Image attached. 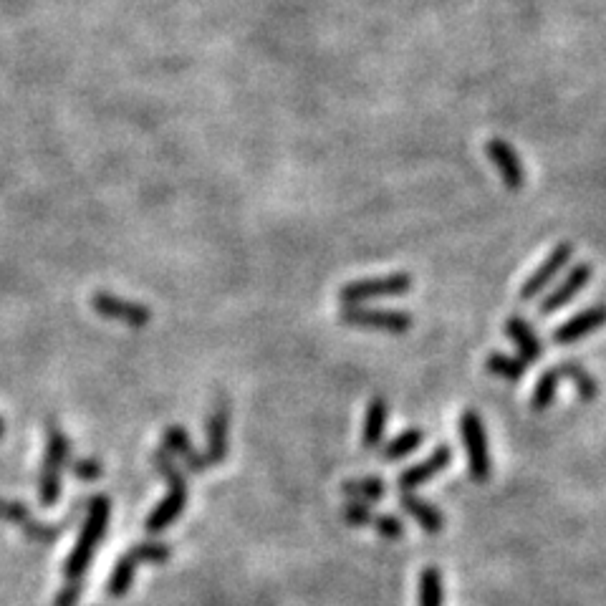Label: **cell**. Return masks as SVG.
Segmentation results:
<instances>
[{"label":"cell","instance_id":"1","mask_svg":"<svg viewBox=\"0 0 606 606\" xmlns=\"http://www.w3.org/2000/svg\"><path fill=\"white\" fill-rule=\"evenodd\" d=\"M109 513H112V500L107 495H96L91 498L89 513H86V521L81 526L79 538H76L74 551L69 553V559H66L64 566V576L69 581H79L84 579L86 569L91 564V556L96 551V543L104 538L109 526Z\"/></svg>","mask_w":606,"mask_h":606},{"label":"cell","instance_id":"2","mask_svg":"<svg viewBox=\"0 0 606 606\" xmlns=\"http://www.w3.org/2000/svg\"><path fill=\"white\" fill-rule=\"evenodd\" d=\"M412 291V276L407 273H392L384 278H364V281H351L339 291L341 303L346 306H359L372 298H389V296H404Z\"/></svg>","mask_w":606,"mask_h":606},{"label":"cell","instance_id":"3","mask_svg":"<svg viewBox=\"0 0 606 606\" xmlns=\"http://www.w3.org/2000/svg\"><path fill=\"white\" fill-rule=\"evenodd\" d=\"M460 435H463L465 452H468L470 478L483 483L490 478V450L485 425L478 412H463L460 415Z\"/></svg>","mask_w":606,"mask_h":606},{"label":"cell","instance_id":"4","mask_svg":"<svg viewBox=\"0 0 606 606\" xmlns=\"http://www.w3.org/2000/svg\"><path fill=\"white\" fill-rule=\"evenodd\" d=\"M341 321L354 329L387 331V334H407L412 329V316L404 311L362 309V306H346L341 311Z\"/></svg>","mask_w":606,"mask_h":606},{"label":"cell","instance_id":"5","mask_svg":"<svg viewBox=\"0 0 606 606\" xmlns=\"http://www.w3.org/2000/svg\"><path fill=\"white\" fill-rule=\"evenodd\" d=\"M91 309L99 316H104V319L122 321V324L134 326V329H144L152 321V311L144 303L127 301V298H119L114 293H94L91 296Z\"/></svg>","mask_w":606,"mask_h":606},{"label":"cell","instance_id":"6","mask_svg":"<svg viewBox=\"0 0 606 606\" xmlns=\"http://www.w3.org/2000/svg\"><path fill=\"white\" fill-rule=\"evenodd\" d=\"M485 155L493 162V167L498 170L500 180L505 182L508 190H523V185H526V170H523L516 149H513L511 144L498 137L488 139V142H485Z\"/></svg>","mask_w":606,"mask_h":606},{"label":"cell","instance_id":"7","mask_svg":"<svg viewBox=\"0 0 606 606\" xmlns=\"http://www.w3.org/2000/svg\"><path fill=\"white\" fill-rule=\"evenodd\" d=\"M601 326H606V301L594 303V306H589L586 311H581V314L571 316L569 321H564L559 329L553 331V341L559 346L576 344V341H581L584 336L599 331Z\"/></svg>","mask_w":606,"mask_h":606},{"label":"cell","instance_id":"8","mask_svg":"<svg viewBox=\"0 0 606 606\" xmlns=\"http://www.w3.org/2000/svg\"><path fill=\"white\" fill-rule=\"evenodd\" d=\"M591 276H594V268H591L589 263H576V266L566 273L564 281L559 283V288L543 298V303L538 306V314L546 316V314H553V311L564 309L571 298H576L586 286H589Z\"/></svg>","mask_w":606,"mask_h":606},{"label":"cell","instance_id":"9","mask_svg":"<svg viewBox=\"0 0 606 606\" xmlns=\"http://www.w3.org/2000/svg\"><path fill=\"white\" fill-rule=\"evenodd\" d=\"M571 258H574V245H571V243L556 245L551 256H548L546 261L541 263V268H538V271L533 273V276L528 278L526 283H523V288H521L523 301H531V298H536L538 293L546 291L548 283H551L553 278L564 271L566 263H571Z\"/></svg>","mask_w":606,"mask_h":606},{"label":"cell","instance_id":"10","mask_svg":"<svg viewBox=\"0 0 606 606\" xmlns=\"http://www.w3.org/2000/svg\"><path fill=\"white\" fill-rule=\"evenodd\" d=\"M452 463V450L447 445H440L435 452H432L430 458H425L422 463L412 465V468L404 470L402 475H399V488L402 490H415L420 488V485H425L427 480L435 478L437 473H442V470L450 468Z\"/></svg>","mask_w":606,"mask_h":606},{"label":"cell","instance_id":"11","mask_svg":"<svg viewBox=\"0 0 606 606\" xmlns=\"http://www.w3.org/2000/svg\"><path fill=\"white\" fill-rule=\"evenodd\" d=\"M185 505H187V483L170 485V493H167V498L160 500L155 511L147 516V531L162 533L165 528H170L172 523L182 516Z\"/></svg>","mask_w":606,"mask_h":606},{"label":"cell","instance_id":"12","mask_svg":"<svg viewBox=\"0 0 606 606\" xmlns=\"http://www.w3.org/2000/svg\"><path fill=\"white\" fill-rule=\"evenodd\" d=\"M228 432L230 407L228 402H218L208 420V452H205V458L210 465H218L228 458Z\"/></svg>","mask_w":606,"mask_h":606},{"label":"cell","instance_id":"13","mask_svg":"<svg viewBox=\"0 0 606 606\" xmlns=\"http://www.w3.org/2000/svg\"><path fill=\"white\" fill-rule=\"evenodd\" d=\"M162 450L180 455L182 465H185L190 473H202V470L210 468L208 458L192 447V440H190V435H187L185 427H177V425L167 427L165 437H162Z\"/></svg>","mask_w":606,"mask_h":606},{"label":"cell","instance_id":"14","mask_svg":"<svg viewBox=\"0 0 606 606\" xmlns=\"http://www.w3.org/2000/svg\"><path fill=\"white\" fill-rule=\"evenodd\" d=\"M505 334L511 336L513 344L518 346V351H521V359L528 364V367L541 359L543 344H541V339L536 336V331L531 329L528 321L518 319V316H511V319L505 321Z\"/></svg>","mask_w":606,"mask_h":606},{"label":"cell","instance_id":"15","mask_svg":"<svg viewBox=\"0 0 606 606\" xmlns=\"http://www.w3.org/2000/svg\"><path fill=\"white\" fill-rule=\"evenodd\" d=\"M399 505H402L404 511L410 513V516L415 518L417 523H420V528L425 533H432V536H437V533L445 528V516L437 511L435 505L427 503L425 498H417V495H412V493H402V498H399Z\"/></svg>","mask_w":606,"mask_h":606},{"label":"cell","instance_id":"16","mask_svg":"<svg viewBox=\"0 0 606 606\" xmlns=\"http://www.w3.org/2000/svg\"><path fill=\"white\" fill-rule=\"evenodd\" d=\"M389 422V404L382 397H374L367 407V415H364V427H362V442L364 447H379L384 440V432H387Z\"/></svg>","mask_w":606,"mask_h":606},{"label":"cell","instance_id":"17","mask_svg":"<svg viewBox=\"0 0 606 606\" xmlns=\"http://www.w3.org/2000/svg\"><path fill=\"white\" fill-rule=\"evenodd\" d=\"M71 458V442L59 427L48 425L46 430V458H43V468L64 473Z\"/></svg>","mask_w":606,"mask_h":606},{"label":"cell","instance_id":"18","mask_svg":"<svg viewBox=\"0 0 606 606\" xmlns=\"http://www.w3.org/2000/svg\"><path fill=\"white\" fill-rule=\"evenodd\" d=\"M445 604V581L437 566H425L420 574L417 589V606H442Z\"/></svg>","mask_w":606,"mask_h":606},{"label":"cell","instance_id":"19","mask_svg":"<svg viewBox=\"0 0 606 606\" xmlns=\"http://www.w3.org/2000/svg\"><path fill=\"white\" fill-rule=\"evenodd\" d=\"M137 556H134L132 551L124 553L122 559L117 561V566H114L112 576H109V586H107V594L112 596V599H119V596H127L129 586H132L134 574H137Z\"/></svg>","mask_w":606,"mask_h":606},{"label":"cell","instance_id":"20","mask_svg":"<svg viewBox=\"0 0 606 606\" xmlns=\"http://www.w3.org/2000/svg\"><path fill=\"white\" fill-rule=\"evenodd\" d=\"M422 442H425V430H420V427H410V430L399 432L392 442L384 445L382 458L389 460V463H394V460H402V458H407V455H412V452H415Z\"/></svg>","mask_w":606,"mask_h":606},{"label":"cell","instance_id":"21","mask_svg":"<svg viewBox=\"0 0 606 606\" xmlns=\"http://www.w3.org/2000/svg\"><path fill=\"white\" fill-rule=\"evenodd\" d=\"M559 382H561V369H548V372L541 374V379H538L536 389H533V399H531V407L536 412L548 410L553 404V399H556V392H559Z\"/></svg>","mask_w":606,"mask_h":606},{"label":"cell","instance_id":"22","mask_svg":"<svg viewBox=\"0 0 606 606\" xmlns=\"http://www.w3.org/2000/svg\"><path fill=\"white\" fill-rule=\"evenodd\" d=\"M559 369H561V377H566L574 382L576 392H579L581 399L591 402V399L599 397V384H596V379L591 377V372H586L579 362H564Z\"/></svg>","mask_w":606,"mask_h":606},{"label":"cell","instance_id":"23","mask_svg":"<svg viewBox=\"0 0 606 606\" xmlns=\"http://www.w3.org/2000/svg\"><path fill=\"white\" fill-rule=\"evenodd\" d=\"M485 367H488L490 374L505 379V382H518V379L526 377L528 372V364L523 362V359L505 357V354H490Z\"/></svg>","mask_w":606,"mask_h":606},{"label":"cell","instance_id":"24","mask_svg":"<svg viewBox=\"0 0 606 606\" xmlns=\"http://www.w3.org/2000/svg\"><path fill=\"white\" fill-rule=\"evenodd\" d=\"M341 493H346L349 498L362 500V503H374V500H382L387 495V488L379 478H362V480H346L341 485Z\"/></svg>","mask_w":606,"mask_h":606},{"label":"cell","instance_id":"25","mask_svg":"<svg viewBox=\"0 0 606 606\" xmlns=\"http://www.w3.org/2000/svg\"><path fill=\"white\" fill-rule=\"evenodd\" d=\"M61 478L64 473H56V470L41 468V478H38V498L43 505H54L61 498Z\"/></svg>","mask_w":606,"mask_h":606},{"label":"cell","instance_id":"26","mask_svg":"<svg viewBox=\"0 0 606 606\" xmlns=\"http://www.w3.org/2000/svg\"><path fill=\"white\" fill-rule=\"evenodd\" d=\"M129 551L137 556V561L142 564V561H152V564H162V561H167L172 556V548L167 546V543L160 541H144V543H134Z\"/></svg>","mask_w":606,"mask_h":606},{"label":"cell","instance_id":"27","mask_svg":"<svg viewBox=\"0 0 606 606\" xmlns=\"http://www.w3.org/2000/svg\"><path fill=\"white\" fill-rule=\"evenodd\" d=\"M341 518H344L349 526L359 528V526H372L374 513H372V508H369V503H362V500H351L344 511H341Z\"/></svg>","mask_w":606,"mask_h":606},{"label":"cell","instance_id":"28","mask_svg":"<svg viewBox=\"0 0 606 606\" xmlns=\"http://www.w3.org/2000/svg\"><path fill=\"white\" fill-rule=\"evenodd\" d=\"M372 526L379 536L389 538V541H397V538L404 536V526L397 516H387V513L384 516H374Z\"/></svg>","mask_w":606,"mask_h":606},{"label":"cell","instance_id":"29","mask_svg":"<svg viewBox=\"0 0 606 606\" xmlns=\"http://www.w3.org/2000/svg\"><path fill=\"white\" fill-rule=\"evenodd\" d=\"M0 518H3V521H11V523H18V526H23V523L31 521V513H28V508L23 503L0 498Z\"/></svg>","mask_w":606,"mask_h":606},{"label":"cell","instance_id":"30","mask_svg":"<svg viewBox=\"0 0 606 606\" xmlns=\"http://www.w3.org/2000/svg\"><path fill=\"white\" fill-rule=\"evenodd\" d=\"M71 473L81 480H99L104 475V465L96 458H81L71 465Z\"/></svg>","mask_w":606,"mask_h":606},{"label":"cell","instance_id":"31","mask_svg":"<svg viewBox=\"0 0 606 606\" xmlns=\"http://www.w3.org/2000/svg\"><path fill=\"white\" fill-rule=\"evenodd\" d=\"M23 531H26V536L31 538V541H43V543H48V541H54L56 536H59V528L56 526H43V523H36L31 518V521L28 523H23Z\"/></svg>","mask_w":606,"mask_h":606},{"label":"cell","instance_id":"32","mask_svg":"<svg viewBox=\"0 0 606 606\" xmlns=\"http://www.w3.org/2000/svg\"><path fill=\"white\" fill-rule=\"evenodd\" d=\"M81 594H84V579L69 581V586H66V589H61L59 594H56L54 606H76V604H79Z\"/></svg>","mask_w":606,"mask_h":606},{"label":"cell","instance_id":"33","mask_svg":"<svg viewBox=\"0 0 606 606\" xmlns=\"http://www.w3.org/2000/svg\"><path fill=\"white\" fill-rule=\"evenodd\" d=\"M3 435H6V422H3V417H0V440H3Z\"/></svg>","mask_w":606,"mask_h":606}]
</instances>
